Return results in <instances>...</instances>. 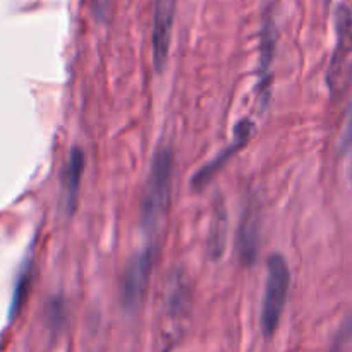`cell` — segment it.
Returning <instances> with one entry per match:
<instances>
[{"instance_id":"1","label":"cell","mask_w":352,"mask_h":352,"mask_svg":"<svg viewBox=\"0 0 352 352\" xmlns=\"http://www.w3.org/2000/svg\"><path fill=\"white\" fill-rule=\"evenodd\" d=\"M174 151L168 146L158 148L151 164L144 188L143 201H141V223L146 229H153L160 223L168 210L172 195V181H174Z\"/></svg>"},{"instance_id":"2","label":"cell","mask_w":352,"mask_h":352,"mask_svg":"<svg viewBox=\"0 0 352 352\" xmlns=\"http://www.w3.org/2000/svg\"><path fill=\"white\" fill-rule=\"evenodd\" d=\"M291 272L282 254H272L267 263V282H265L263 305H261V332L265 337H272L278 329L282 313L289 296Z\"/></svg>"},{"instance_id":"3","label":"cell","mask_w":352,"mask_h":352,"mask_svg":"<svg viewBox=\"0 0 352 352\" xmlns=\"http://www.w3.org/2000/svg\"><path fill=\"white\" fill-rule=\"evenodd\" d=\"M155 268V253L151 248L140 251L124 268L120 277V299L129 311L140 308L150 287Z\"/></svg>"},{"instance_id":"4","label":"cell","mask_w":352,"mask_h":352,"mask_svg":"<svg viewBox=\"0 0 352 352\" xmlns=\"http://www.w3.org/2000/svg\"><path fill=\"white\" fill-rule=\"evenodd\" d=\"M175 17V0H153V30H151V52L153 65L158 72L167 65L172 43V28Z\"/></svg>"},{"instance_id":"5","label":"cell","mask_w":352,"mask_h":352,"mask_svg":"<svg viewBox=\"0 0 352 352\" xmlns=\"http://www.w3.org/2000/svg\"><path fill=\"white\" fill-rule=\"evenodd\" d=\"M251 134H253V122H251L250 119H243L239 124H237L236 129H234L232 143H230L229 146L222 151V153L217 155L212 162H208L205 167L199 168V170L196 172L195 179H192V186L198 189V188H203V186L208 184V182L215 177L217 172H219L220 168H222L223 165H226L227 162H229L230 158H232L234 155L241 150V148L246 146V143L250 141Z\"/></svg>"},{"instance_id":"6","label":"cell","mask_w":352,"mask_h":352,"mask_svg":"<svg viewBox=\"0 0 352 352\" xmlns=\"http://www.w3.org/2000/svg\"><path fill=\"white\" fill-rule=\"evenodd\" d=\"M275 54V23L272 16H265L261 26V43H260V81H258V93L261 102L265 103L270 98L272 88V64Z\"/></svg>"},{"instance_id":"7","label":"cell","mask_w":352,"mask_h":352,"mask_svg":"<svg viewBox=\"0 0 352 352\" xmlns=\"http://www.w3.org/2000/svg\"><path fill=\"white\" fill-rule=\"evenodd\" d=\"M86 157L82 148L74 146L69 151V157L65 160L64 170H62V191L65 196V206L69 210L76 208L78 201L79 188H81L82 174H85Z\"/></svg>"},{"instance_id":"8","label":"cell","mask_w":352,"mask_h":352,"mask_svg":"<svg viewBox=\"0 0 352 352\" xmlns=\"http://www.w3.org/2000/svg\"><path fill=\"white\" fill-rule=\"evenodd\" d=\"M258 244H260V213H258V206L250 203L244 210L239 229V251L246 265L254 263L256 260Z\"/></svg>"},{"instance_id":"9","label":"cell","mask_w":352,"mask_h":352,"mask_svg":"<svg viewBox=\"0 0 352 352\" xmlns=\"http://www.w3.org/2000/svg\"><path fill=\"white\" fill-rule=\"evenodd\" d=\"M336 24L339 43H337L336 55H333L332 69H330L332 71V79L340 76V69H342L340 65L344 64V60H346L352 48V10L347 9L346 6H340L336 12Z\"/></svg>"},{"instance_id":"10","label":"cell","mask_w":352,"mask_h":352,"mask_svg":"<svg viewBox=\"0 0 352 352\" xmlns=\"http://www.w3.org/2000/svg\"><path fill=\"white\" fill-rule=\"evenodd\" d=\"M227 241V213L223 203H217L213 208L212 223H210L208 234V251L212 258H220L226 251Z\"/></svg>"},{"instance_id":"11","label":"cell","mask_w":352,"mask_h":352,"mask_svg":"<svg viewBox=\"0 0 352 352\" xmlns=\"http://www.w3.org/2000/svg\"><path fill=\"white\" fill-rule=\"evenodd\" d=\"M28 285H30V270L23 272V277H21L19 284H17V289H16V296H14L12 313H16V311H17V308H19V305H21V302H23L24 292L28 291Z\"/></svg>"},{"instance_id":"12","label":"cell","mask_w":352,"mask_h":352,"mask_svg":"<svg viewBox=\"0 0 352 352\" xmlns=\"http://www.w3.org/2000/svg\"><path fill=\"white\" fill-rule=\"evenodd\" d=\"M351 336H352V323H347V325H344L342 330H340L339 337H337L336 342H333L332 351L330 352H346V346L347 342H349Z\"/></svg>"},{"instance_id":"13","label":"cell","mask_w":352,"mask_h":352,"mask_svg":"<svg viewBox=\"0 0 352 352\" xmlns=\"http://www.w3.org/2000/svg\"><path fill=\"white\" fill-rule=\"evenodd\" d=\"M349 143L352 148V113H351V119H349Z\"/></svg>"}]
</instances>
